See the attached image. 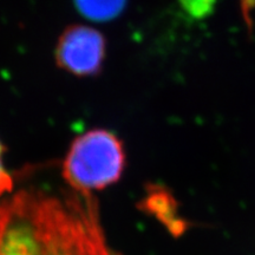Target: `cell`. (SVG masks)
<instances>
[{
	"label": "cell",
	"mask_w": 255,
	"mask_h": 255,
	"mask_svg": "<svg viewBox=\"0 0 255 255\" xmlns=\"http://www.w3.org/2000/svg\"><path fill=\"white\" fill-rule=\"evenodd\" d=\"M107 57V39L100 30L75 24L64 30L57 40V66L76 77H92L102 71Z\"/></svg>",
	"instance_id": "3957f363"
},
{
	"label": "cell",
	"mask_w": 255,
	"mask_h": 255,
	"mask_svg": "<svg viewBox=\"0 0 255 255\" xmlns=\"http://www.w3.org/2000/svg\"><path fill=\"white\" fill-rule=\"evenodd\" d=\"M171 205H173V201L169 197V194L164 193V191L161 189L150 190L148 197H146V208L150 209L158 219H161L162 221L168 225L167 216H170L173 225L176 223L177 226H181V222L178 221V219L174 218V213L176 212V210H175V208L170 209L173 208Z\"/></svg>",
	"instance_id": "5b68a950"
},
{
	"label": "cell",
	"mask_w": 255,
	"mask_h": 255,
	"mask_svg": "<svg viewBox=\"0 0 255 255\" xmlns=\"http://www.w3.org/2000/svg\"><path fill=\"white\" fill-rule=\"evenodd\" d=\"M216 0H180V5L189 17L203 19L212 13Z\"/></svg>",
	"instance_id": "8992f818"
},
{
	"label": "cell",
	"mask_w": 255,
	"mask_h": 255,
	"mask_svg": "<svg viewBox=\"0 0 255 255\" xmlns=\"http://www.w3.org/2000/svg\"><path fill=\"white\" fill-rule=\"evenodd\" d=\"M127 0H75L76 7L85 18L107 21L116 18L126 6Z\"/></svg>",
	"instance_id": "277c9868"
},
{
	"label": "cell",
	"mask_w": 255,
	"mask_h": 255,
	"mask_svg": "<svg viewBox=\"0 0 255 255\" xmlns=\"http://www.w3.org/2000/svg\"><path fill=\"white\" fill-rule=\"evenodd\" d=\"M0 255H122L110 244L94 193L64 180L59 161L15 170L0 199Z\"/></svg>",
	"instance_id": "6da1fadb"
},
{
	"label": "cell",
	"mask_w": 255,
	"mask_h": 255,
	"mask_svg": "<svg viewBox=\"0 0 255 255\" xmlns=\"http://www.w3.org/2000/svg\"><path fill=\"white\" fill-rule=\"evenodd\" d=\"M6 146L0 139V199L14 189L15 170H8L5 165Z\"/></svg>",
	"instance_id": "52a82bcc"
},
{
	"label": "cell",
	"mask_w": 255,
	"mask_h": 255,
	"mask_svg": "<svg viewBox=\"0 0 255 255\" xmlns=\"http://www.w3.org/2000/svg\"><path fill=\"white\" fill-rule=\"evenodd\" d=\"M122 139L107 129H91L76 137L59 161L64 180L79 190L94 193L117 183L126 169Z\"/></svg>",
	"instance_id": "7a4b0ae2"
}]
</instances>
